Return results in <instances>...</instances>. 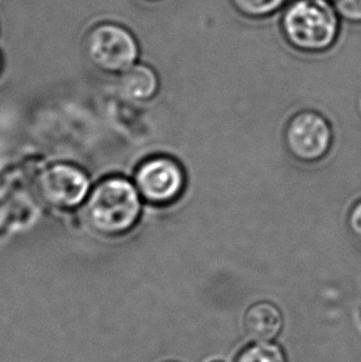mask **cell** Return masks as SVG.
<instances>
[{"label":"cell","instance_id":"6da1fadb","mask_svg":"<svg viewBox=\"0 0 361 362\" xmlns=\"http://www.w3.org/2000/svg\"><path fill=\"white\" fill-rule=\"evenodd\" d=\"M283 37L306 54H326L337 45L343 23L328 0H292L281 13Z\"/></svg>","mask_w":361,"mask_h":362},{"label":"cell","instance_id":"7a4b0ae2","mask_svg":"<svg viewBox=\"0 0 361 362\" xmlns=\"http://www.w3.org/2000/svg\"><path fill=\"white\" fill-rule=\"evenodd\" d=\"M142 214L137 186L122 177H109L93 188L86 201V218L93 230L118 236L132 230Z\"/></svg>","mask_w":361,"mask_h":362},{"label":"cell","instance_id":"3957f363","mask_svg":"<svg viewBox=\"0 0 361 362\" xmlns=\"http://www.w3.org/2000/svg\"><path fill=\"white\" fill-rule=\"evenodd\" d=\"M91 64L104 74H122L137 64L140 47L130 30L117 23L93 26L84 40Z\"/></svg>","mask_w":361,"mask_h":362},{"label":"cell","instance_id":"277c9868","mask_svg":"<svg viewBox=\"0 0 361 362\" xmlns=\"http://www.w3.org/2000/svg\"><path fill=\"white\" fill-rule=\"evenodd\" d=\"M39 191L46 203L59 209H72L87 201L91 182L87 173L71 163H55L39 180Z\"/></svg>","mask_w":361,"mask_h":362},{"label":"cell","instance_id":"5b68a950","mask_svg":"<svg viewBox=\"0 0 361 362\" xmlns=\"http://www.w3.org/2000/svg\"><path fill=\"white\" fill-rule=\"evenodd\" d=\"M135 186L145 201L167 204L177 199L183 191L185 173L175 160L154 157L142 162L137 168Z\"/></svg>","mask_w":361,"mask_h":362},{"label":"cell","instance_id":"8992f818","mask_svg":"<svg viewBox=\"0 0 361 362\" xmlns=\"http://www.w3.org/2000/svg\"><path fill=\"white\" fill-rule=\"evenodd\" d=\"M286 145L294 158L317 162L327 155L332 145V130L327 120L314 112L294 117L286 129Z\"/></svg>","mask_w":361,"mask_h":362},{"label":"cell","instance_id":"52a82bcc","mask_svg":"<svg viewBox=\"0 0 361 362\" xmlns=\"http://www.w3.org/2000/svg\"><path fill=\"white\" fill-rule=\"evenodd\" d=\"M282 324V314L269 302L251 305L244 315L245 333L256 343H268L277 338Z\"/></svg>","mask_w":361,"mask_h":362},{"label":"cell","instance_id":"ba28073f","mask_svg":"<svg viewBox=\"0 0 361 362\" xmlns=\"http://www.w3.org/2000/svg\"><path fill=\"white\" fill-rule=\"evenodd\" d=\"M159 76L156 71L145 64H135L120 74L119 87L125 98L142 103L155 97L159 90Z\"/></svg>","mask_w":361,"mask_h":362},{"label":"cell","instance_id":"9c48e42d","mask_svg":"<svg viewBox=\"0 0 361 362\" xmlns=\"http://www.w3.org/2000/svg\"><path fill=\"white\" fill-rule=\"evenodd\" d=\"M287 0H231L235 9L250 19H266L280 14Z\"/></svg>","mask_w":361,"mask_h":362},{"label":"cell","instance_id":"30bf717a","mask_svg":"<svg viewBox=\"0 0 361 362\" xmlns=\"http://www.w3.org/2000/svg\"><path fill=\"white\" fill-rule=\"evenodd\" d=\"M235 362H287L277 345L259 343L245 349Z\"/></svg>","mask_w":361,"mask_h":362},{"label":"cell","instance_id":"8fae6325","mask_svg":"<svg viewBox=\"0 0 361 362\" xmlns=\"http://www.w3.org/2000/svg\"><path fill=\"white\" fill-rule=\"evenodd\" d=\"M333 6L343 21L361 24V0H333Z\"/></svg>","mask_w":361,"mask_h":362},{"label":"cell","instance_id":"7c38bea8","mask_svg":"<svg viewBox=\"0 0 361 362\" xmlns=\"http://www.w3.org/2000/svg\"><path fill=\"white\" fill-rule=\"evenodd\" d=\"M349 226L353 234L361 241V202L353 208L352 213L349 216Z\"/></svg>","mask_w":361,"mask_h":362},{"label":"cell","instance_id":"4fadbf2b","mask_svg":"<svg viewBox=\"0 0 361 362\" xmlns=\"http://www.w3.org/2000/svg\"><path fill=\"white\" fill-rule=\"evenodd\" d=\"M142 1H147V3H160V1H164V0H142Z\"/></svg>","mask_w":361,"mask_h":362},{"label":"cell","instance_id":"5bb4252c","mask_svg":"<svg viewBox=\"0 0 361 362\" xmlns=\"http://www.w3.org/2000/svg\"><path fill=\"white\" fill-rule=\"evenodd\" d=\"M210 362H223V361H220V360H214V361H210Z\"/></svg>","mask_w":361,"mask_h":362}]
</instances>
